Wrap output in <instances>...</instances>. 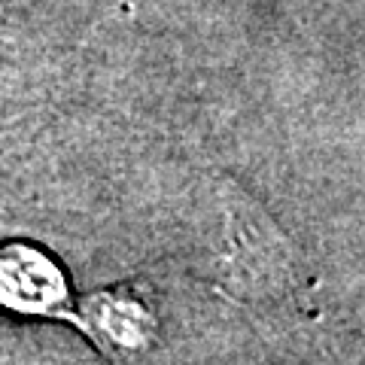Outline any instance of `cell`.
<instances>
[{"instance_id": "obj_3", "label": "cell", "mask_w": 365, "mask_h": 365, "mask_svg": "<svg viewBox=\"0 0 365 365\" xmlns=\"http://www.w3.org/2000/svg\"><path fill=\"white\" fill-rule=\"evenodd\" d=\"M95 326L119 350H137L150 335V317L134 299H125V295H101V302L95 304Z\"/></svg>"}, {"instance_id": "obj_2", "label": "cell", "mask_w": 365, "mask_h": 365, "mask_svg": "<svg viewBox=\"0 0 365 365\" xmlns=\"http://www.w3.org/2000/svg\"><path fill=\"white\" fill-rule=\"evenodd\" d=\"M64 295L58 268L34 250H6L0 253V302L19 311H49Z\"/></svg>"}, {"instance_id": "obj_1", "label": "cell", "mask_w": 365, "mask_h": 365, "mask_svg": "<svg viewBox=\"0 0 365 365\" xmlns=\"http://www.w3.org/2000/svg\"><path fill=\"white\" fill-rule=\"evenodd\" d=\"M220 213V268L232 289L265 295L280 289L289 274V247L277 222L235 186L225 189Z\"/></svg>"}]
</instances>
